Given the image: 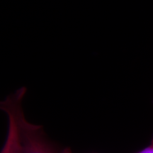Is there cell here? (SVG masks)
Returning a JSON list of instances; mask_svg holds the SVG:
<instances>
[{
  "label": "cell",
  "instance_id": "obj_1",
  "mask_svg": "<svg viewBox=\"0 0 153 153\" xmlns=\"http://www.w3.org/2000/svg\"><path fill=\"white\" fill-rule=\"evenodd\" d=\"M26 91L27 89L22 87L0 100V111L16 126L19 153H60L48 138L43 126L30 123L26 118L23 101Z\"/></svg>",
  "mask_w": 153,
  "mask_h": 153
},
{
  "label": "cell",
  "instance_id": "obj_3",
  "mask_svg": "<svg viewBox=\"0 0 153 153\" xmlns=\"http://www.w3.org/2000/svg\"><path fill=\"white\" fill-rule=\"evenodd\" d=\"M136 153H153V137L152 139V141H151L150 144L147 146L146 148L143 149L142 150L139 151Z\"/></svg>",
  "mask_w": 153,
  "mask_h": 153
},
{
  "label": "cell",
  "instance_id": "obj_2",
  "mask_svg": "<svg viewBox=\"0 0 153 153\" xmlns=\"http://www.w3.org/2000/svg\"><path fill=\"white\" fill-rule=\"evenodd\" d=\"M0 153H19L18 137L16 126L13 120L10 118H8V133L7 139Z\"/></svg>",
  "mask_w": 153,
  "mask_h": 153
},
{
  "label": "cell",
  "instance_id": "obj_4",
  "mask_svg": "<svg viewBox=\"0 0 153 153\" xmlns=\"http://www.w3.org/2000/svg\"><path fill=\"white\" fill-rule=\"evenodd\" d=\"M60 153H72V151L68 148H65V149H63V150L60 151Z\"/></svg>",
  "mask_w": 153,
  "mask_h": 153
}]
</instances>
